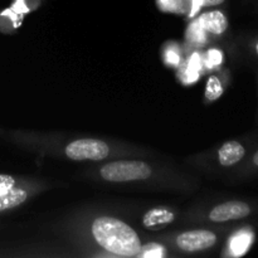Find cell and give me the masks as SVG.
Wrapping results in <instances>:
<instances>
[{"label": "cell", "mask_w": 258, "mask_h": 258, "mask_svg": "<svg viewBox=\"0 0 258 258\" xmlns=\"http://www.w3.org/2000/svg\"><path fill=\"white\" fill-rule=\"evenodd\" d=\"M92 236L106 251L120 257H135L141 249L138 233L125 222L113 217H100L92 223Z\"/></svg>", "instance_id": "1"}, {"label": "cell", "mask_w": 258, "mask_h": 258, "mask_svg": "<svg viewBox=\"0 0 258 258\" xmlns=\"http://www.w3.org/2000/svg\"><path fill=\"white\" fill-rule=\"evenodd\" d=\"M150 166L139 160H120L106 164L100 170L102 179L112 183H126V181L145 180L150 178Z\"/></svg>", "instance_id": "2"}, {"label": "cell", "mask_w": 258, "mask_h": 258, "mask_svg": "<svg viewBox=\"0 0 258 258\" xmlns=\"http://www.w3.org/2000/svg\"><path fill=\"white\" fill-rule=\"evenodd\" d=\"M110 154L107 144L98 139H80L68 144L66 155L68 159L76 161L82 160H103Z\"/></svg>", "instance_id": "3"}, {"label": "cell", "mask_w": 258, "mask_h": 258, "mask_svg": "<svg viewBox=\"0 0 258 258\" xmlns=\"http://www.w3.org/2000/svg\"><path fill=\"white\" fill-rule=\"evenodd\" d=\"M256 207L246 201H228L214 207L209 213V219L216 223L241 221L253 216Z\"/></svg>", "instance_id": "4"}, {"label": "cell", "mask_w": 258, "mask_h": 258, "mask_svg": "<svg viewBox=\"0 0 258 258\" xmlns=\"http://www.w3.org/2000/svg\"><path fill=\"white\" fill-rule=\"evenodd\" d=\"M217 236L208 229H196L179 234L176 238V244L180 249L185 252L206 251L216 246Z\"/></svg>", "instance_id": "5"}, {"label": "cell", "mask_w": 258, "mask_h": 258, "mask_svg": "<svg viewBox=\"0 0 258 258\" xmlns=\"http://www.w3.org/2000/svg\"><path fill=\"white\" fill-rule=\"evenodd\" d=\"M247 156V146L238 140L224 143L218 149V161L223 168L238 165Z\"/></svg>", "instance_id": "6"}, {"label": "cell", "mask_w": 258, "mask_h": 258, "mask_svg": "<svg viewBox=\"0 0 258 258\" xmlns=\"http://www.w3.org/2000/svg\"><path fill=\"white\" fill-rule=\"evenodd\" d=\"M254 241V233L251 228H244L236 232L229 241V251L232 256H243Z\"/></svg>", "instance_id": "7"}, {"label": "cell", "mask_w": 258, "mask_h": 258, "mask_svg": "<svg viewBox=\"0 0 258 258\" xmlns=\"http://www.w3.org/2000/svg\"><path fill=\"white\" fill-rule=\"evenodd\" d=\"M201 27L213 34H222L228 28V19L221 10H212L202 15Z\"/></svg>", "instance_id": "8"}, {"label": "cell", "mask_w": 258, "mask_h": 258, "mask_svg": "<svg viewBox=\"0 0 258 258\" xmlns=\"http://www.w3.org/2000/svg\"><path fill=\"white\" fill-rule=\"evenodd\" d=\"M175 219V216L171 211L166 208H153L144 216L143 224L149 229L160 228L171 223Z\"/></svg>", "instance_id": "9"}, {"label": "cell", "mask_w": 258, "mask_h": 258, "mask_svg": "<svg viewBox=\"0 0 258 258\" xmlns=\"http://www.w3.org/2000/svg\"><path fill=\"white\" fill-rule=\"evenodd\" d=\"M224 92L223 83H222L221 78L217 76H211L207 81L206 86V97L209 101H217Z\"/></svg>", "instance_id": "10"}, {"label": "cell", "mask_w": 258, "mask_h": 258, "mask_svg": "<svg viewBox=\"0 0 258 258\" xmlns=\"http://www.w3.org/2000/svg\"><path fill=\"white\" fill-rule=\"evenodd\" d=\"M165 254V249L163 246L156 243H150L148 246H141L140 252L138 256L140 257H163Z\"/></svg>", "instance_id": "11"}, {"label": "cell", "mask_w": 258, "mask_h": 258, "mask_svg": "<svg viewBox=\"0 0 258 258\" xmlns=\"http://www.w3.org/2000/svg\"><path fill=\"white\" fill-rule=\"evenodd\" d=\"M247 170H248L249 173L258 171V148L256 149V151H254V153L249 156L248 165H247Z\"/></svg>", "instance_id": "12"}, {"label": "cell", "mask_w": 258, "mask_h": 258, "mask_svg": "<svg viewBox=\"0 0 258 258\" xmlns=\"http://www.w3.org/2000/svg\"><path fill=\"white\" fill-rule=\"evenodd\" d=\"M222 62V53L219 50H211L208 53V63L209 66H217Z\"/></svg>", "instance_id": "13"}, {"label": "cell", "mask_w": 258, "mask_h": 258, "mask_svg": "<svg viewBox=\"0 0 258 258\" xmlns=\"http://www.w3.org/2000/svg\"><path fill=\"white\" fill-rule=\"evenodd\" d=\"M226 0H202L204 7H218V5H222Z\"/></svg>", "instance_id": "14"}, {"label": "cell", "mask_w": 258, "mask_h": 258, "mask_svg": "<svg viewBox=\"0 0 258 258\" xmlns=\"http://www.w3.org/2000/svg\"><path fill=\"white\" fill-rule=\"evenodd\" d=\"M253 52H254V54L258 57V38L254 40V43H253Z\"/></svg>", "instance_id": "15"}]
</instances>
